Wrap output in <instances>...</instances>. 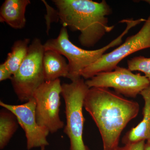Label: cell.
I'll return each instance as SVG.
<instances>
[{"label":"cell","mask_w":150,"mask_h":150,"mask_svg":"<svg viewBox=\"0 0 150 150\" xmlns=\"http://www.w3.org/2000/svg\"><path fill=\"white\" fill-rule=\"evenodd\" d=\"M83 106L98 128L103 150H114L118 146L121 133L140 110L136 101L100 88L88 89Z\"/></svg>","instance_id":"obj_1"},{"label":"cell","mask_w":150,"mask_h":150,"mask_svg":"<svg viewBox=\"0 0 150 150\" xmlns=\"http://www.w3.org/2000/svg\"><path fill=\"white\" fill-rule=\"evenodd\" d=\"M63 26L79 31V40L84 47H93L114 25H108L112 9L106 1L54 0Z\"/></svg>","instance_id":"obj_2"},{"label":"cell","mask_w":150,"mask_h":150,"mask_svg":"<svg viewBox=\"0 0 150 150\" xmlns=\"http://www.w3.org/2000/svg\"><path fill=\"white\" fill-rule=\"evenodd\" d=\"M126 25L124 31L118 37L106 45L94 50H87L78 47L70 41L67 28L63 26L58 37L51 38L44 44L45 51H56L65 56L69 61V73L67 78L71 81L80 79L85 69L98 61L110 48L120 46L123 38L131 28L138 25L137 21L132 18L124 20Z\"/></svg>","instance_id":"obj_3"},{"label":"cell","mask_w":150,"mask_h":150,"mask_svg":"<svg viewBox=\"0 0 150 150\" xmlns=\"http://www.w3.org/2000/svg\"><path fill=\"white\" fill-rule=\"evenodd\" d=\"M88 89L81 78L71 83L62 84V95L64 100L67 119L64 132L69 139L70 150H90L83 140L85 119L83 108Z\"/></svg>","instance_id":"obj_4"},{"label":"cell","mask_w":150,"mask_h":150,"mask_svg":"<svg viewBox=\"0 0 150 150\" xmlns=\"http://www.w3.org/2000/svg\"><path fill=\"white\" fill-rule=\"evenodd\" d=\"M45 51L41 40L34 38L21 66L13 76L11 81L14 91L21 102L33 98L36 89L45 82L43 66Z\"/></svg>","instance_id":"obj_5"},{"label":"cell","mask_w":150,"mask_h":150,"mask_svg":"<svg viewBox=\"0 0 150 150\" xmlns=\"http://www.w3.org/2000/svg\"><path fill=\"white\" fill-rule=\"evenodd\" d=\"M150 48V16L139 32L127 38L118 48L104 54L98 61L85 69L81 73V77L88 80L98 73L111 71L127 56Z\"/></svg>","instance_id":"obj_6"},{"label":"cell","mask_w":150,"mask_h":150,"mask_svg":"<svg viewBox=\"0 0 150 150\" xmlns=\"http://www.w3.org/2000/svg\"><path fill=\"white\" fill-rule=\"evenodd\" d=\"M62 84L60 79L45 81L36 89L33 98L36 102V120L39 126L51 134L64 128V123L60 118Z\"/></svg>","instance_id":"obj_7"},{"label":"cell","mask_w":150,"mask_h":150,"mask_svg":"<svg viewBox=\"0 0 150 150\" xmlns=\"http://www.w3.org/2000/svg\"><path fill=\"white\" fill-rule=\"evenodd\" d=\"M88 88H112L115 92L135 98L150 86L145 76L134 74L129 69L118 66L113 71L103 72L85 81Z\"/></svg>","instance_id":"obj_8"},{"label":"cell","mask_w":150,"mask_h":150,"mask_svg":"<svg viewBox=\"0 0 150 150\" xmlns=\"http://www.w3.org/2000/svg\"><path fill=\"white\" fill-rule=\"evenodd\" d=\"M0 105L13 113L19 125L24 130L27 139L28 150L42 147L49 145L47 137L48 129L38 125L35 114L36 102L33 98L21 105H11L0 101Z\"/></svg>","instance_id":"obj_9"},{"label":"cell","mask_w":150,"mask_h":150,"mask_svg":"<svg viewBox=\"0 0 150 150\" xmlns=\"http://www.w3.org/2000/svg\"><path fill=\"white\" fill-rule=\"evenodd\" d=\"M30 0H6L0 9V22L12 28L20 29L26 24L25 13Z\"/></svg>","instance_id":"obj_10"},{"label":"cell","mask_w":150,"mask_h":150,"mask_svg":"<svg viewBox=\"0 0 150 150\" xmlns=\"http://www.w3.org/2000/svg\"><path fill=\"white\" fill-rule=\"evenodd\" d=\"M140 94L145 103L143 119L137 126L132 128L123 137L122 142L124 145L150 140V86L141 92Z\"/></svg>","instance_id":"obj_11"},{"label":"cell","mask_w":150,"mask_h":150,"mask_svg":"<svg viewBox=\"0 0 150 150\" xmlns=\"http://www.w3.org/2000/svg\"><path fill=\"white\" fill-rule=\"evenodd\" d=\"M43 66L45 81H55L62 77L67 78L69 75V64L62 55L56 51H45Z\"/></svg>","instance_id":"obj_12"},{"label":"cell","mask_w":150,"mask_h":150,"mask_svg":"<svg viewBox=\"0 0 150 150\" xmlns=\"http://www.w3.org/2000/svg\"><path fill=\"white\" fill-rule=\"evenodd\" d=\"M30 39L24 38L13 43L10 52L8 53L4 62L6 67L13 76L17 71L27 55Z\"/></svg>","instance_id":"obj_13"},{"label":"cell","mask_w":150,"mask_h":150,"mask_svg":"<svg viewBox=\"0 0 150 150\" xmlns=\"http://www.w3.org/2000/svg\"><path fill=\"white\" fill-rule=\"evenodd\" d=\"M18 122L15 115L5 108L0 111V149L8 145L18 128Z\"/></svg>","instance_id":"obj_14"},{"label":"cell","mask_w":150,"mask_h":150,"mask_svg":"<svg viewBox=\"0 0 150 150\" xmlns=\"http://www.w3.org/2000/svg\"><path fill=\"white\" fill-rule=\"evenodd\" d=\"M127 64L130 71H139L144 73L150 81V58L142 56L135 57L128 60Z\"/></svg>","instance_id":"obj_15"},{"label":"cell","mask_w":150,"mask_h":150,"mask_svg":"<svg viewBox=\"0 0 150 150\" xmlns=\"http://www.w3.org/2000/svg\"><path fill=\"white\" fill-rule=\"evenodd\" d=\"M146 141H142L125 144L123 146H118L114 150H144Z\"/></svg>","instance_id":"obj_16"},{"label":"cell","mask_w":150,"mask_h":150,"mask_svg":"<svg viewBox=\"0 0 150 150\" xmlns=\"http://www.w3.org/2000/svg\"><path fill=\"white\" fill-rule=\"evenodd\" d=\"M13 75L6 67L4 63L0 65V81L6 80L7 79H11Z\"/></svg>","instance_id":"obj_17"},{"label":"cell","mask_w":150,"mask_h":150,"mask_svg":"<svg viewBox=\"0 0 150 150\" xmlns=\"http://www.w3.org/2000/svg\"><path fill=\"white\" fill-rule=\"evenodd\" d=\"M144 150H150V140L146 142Z\"/></svg>","instance_id":"obj_18"},{"label":"cell","mask_w":150,"mask_h":150,"mask_svg":"<svg viewBox=\"0 0 150 150\" xmlns=\"http://www.w3.org/2000/svg\"><path fill=\"white\" fill-rule=\"evenodd\" d=\"M144 1L148 3L150 5V0H146V1Z\"/></svg>","instance_id":"obj_19"},{"label":"cell","mask_w":150,"mask_h":150,"mask_svg":"<svg viewBox=\"0 0 150 150\" xmlns=\"http://www.w3.org/2000/svg\"><path fill=\"white\" fill-rule=\"evenodd\" d=\"M45 147H42L41 148V150H45Z\"/></svg>","instance_id":"obj_20"}]
</instances>
